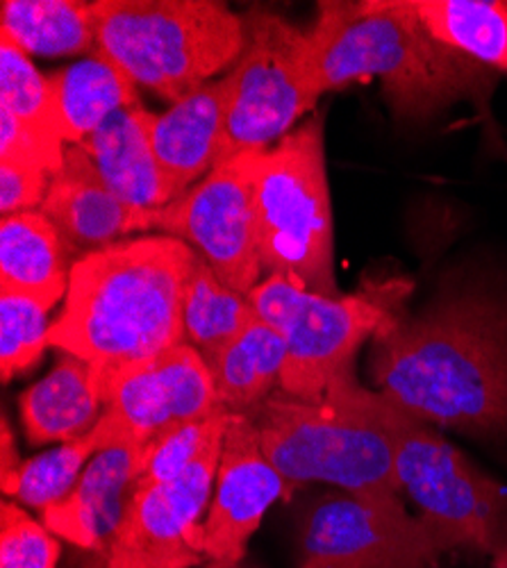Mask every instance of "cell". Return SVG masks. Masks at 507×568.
<instances>
[{"mask_svg":"<svg viewBox=\"0 0 507 568\" xmlns=\"http://www.w3.org/2000/svg\"><path fill=\"white\" fill-rule=\"evenodd\" d=\"M372 377L412 416L465 435H507V312L478 296L403 310L372 339Z\"/></svg>","mask_w":507,"mask_h":568,"instance_id":"obj_1","label":"cell"},{"mask_svg":"<svg viewBox=\"0 0 507 568\" xmlns=\"http://www.w3.org/2000/svg\"><path fill=\"white\" fill-rule=\"evenodd\" d=\"M199 253L169 234L116 242L69 273L51 346L91 366L99 394L125 368L187 344L184 292Z\"/></svg>","mask_w":507,"mask_h":568,"instance_id":"obj_2","label":"cell"},{"mask_svg":"<svg viewBox=\"0 0 507 568\" xmlns=\"http://www.w3.org/2000/svg\"><path fill=\"white\" fill-rule=\"evenodd\" d=\"M321 89L378 78L392 112L422 123L483 97L491 71L430 37L412 0H326L307 30Z\"/></svg>","mask_w":507,"mask_h":568,"instance_id":"obj_3","label":"cell"},{"mask_svg":"<svg viewBox=\"0 0 507 568\" xmlns=\"http://www.w3.org/2000/svg\"><path fill=\"white\" fill-rule=\"evenodd\" d=\"M355 371L337 375L321 400L273 392L249 416L266 459L290 485L324 483L372 503L403 505L394 453L362 400Z\"/></svg>","mask_w":507,"mask_h":568,"instance_id":"obj_4","label":"cell"},{"mask_svg":"<svg viewBox=\"0 0 507 568\" xmlns=\"http://www.w3.org/2000/svg\"><path fill=\"white\" fill-rule=\"evenodd\" d=\"M97 49L173 105L237 64L246 23L214 0H97Z\"/></svg>","mask_w":507,"mask_h":568,"instance_id":"obj_5","label":"cell"},{"mask_svg":"<svg viewBox=\"0 0 507 568\" xmlns=\"http://www.w3.org/2000/svg\"><path fill=\"white\" fill-rule=\"evenodd\" d=\"M253 214L266 275L312 294L344 296L335 282L324 119L312 116L275 149L253 155Z\"/></svg>","mask_w":507,"mask_h":568,"instance_id":"obj_6","label":"cell"},{"mask_svg":"<svg viewBox=\"0 0 507 568\" xmlns=\"http://www.w3.org/2000/svg\"><path fill=\"white\" fill-rule=\"evenodd\" d=\"M409 290L403 280H387L331 298L266 275L249 301L257 318L285 339L287 364L281 392L310 403L324 398L337 375L355 371L362 344L374 339L400 312Z\"/></svg>","mask_w":507,"mask_h":568,"instance_id":"obj_7","label":"cell"},{"mask_svg":"<svg viewBox=\"0 0 507 568\" xmlns=\"http://www.w3.org/2000/svg\"><path fill=\"white\" fill-rule=\"evenodd\" d=\"M368 414L394 453L403 494L439 526L455 548L496 552L507 541V491L450 446L435 425L381 392L362 389Z\"/></svg>","mask_w":507,"mask_h":568,"instance_id":"obj_8","label":"cell"},{"mask_svg":"<svg viewBox=\"0 0 507 568\" xmlns=\"http://www.w3.org/2000/svg\"><path fill=\"white\" fill-rule=\"evenodd\" d=\"M244 23L246 49L225 75L230 103L219 166L268 151L324 97L307 30L266 10H251Z\"/></svg>","mask_w":507,"mask_h":568,"instance_id":"obj_9","label":"cell"},{"mask_svg":"<svg viewBox=\"0 0 507 568\" xmlns=\"http://www.w3.org/2000/svg\"><path fill=\"white\" fill-rule=\"evenodd\" d=\"M448 550L433 520L339 489L318 496L298 530V568H430Z\"/></svg>","mask_w":507,"mask_h":568,"instance_id":"obj_10","label":"cell"},{"mask_svg":"<svg viewBox=\"0 0 507 568\" xmlns=\"http://www.w3.org/2000/svg\"><path fill=\"white\" fill-rule=\"evenodd\" d=\"M253 155L216 166L187 194L153 214V227L190 244L223 284L246 298L264 271L253 214Z\"/></svg>","mask_w":507,"mask_h":568,"instance_id":"obj_11","label":"cell"},{"mask_svg":"<svg viewBox=\"0 0 507 568\" xmlns=\"http://www.w3.org/2000/svg\"><path fill=\"white\" fill-rule=\"evenodd\" d=\"M223 439L162 485H136L105 550V568H196L205 564V516Z\"/></svg>","mask_w":507,"mask_h":568,"instance_id":"obj_12","label":"cell"},{"mask_svg":"<svg viewBox=\"0 0 507 568\" xmlns=\"http://www.w3.org/2000/svg\"><path fill=\"white\" fill-rule=\"evenodd\" d=\"M105 412L97 428L105 448L132 444L144 450L178 425L227 412L214 392L203 355L180 344L119 373L101 392Z\"/></svg>","mask_w":507,"mask_h":568,"instance_id":"obj_13","label":"cell"},{"mask_svg":"<svg viewBox=\"0 0 507 568\" xmlns=\"http://www.w3.org/2000/svg\"><path fill=\"white\" fill-rule=\"evenodd\" d=\"M290 487L278 468L266 459L255 420L249 414H233L223 435L212 503L203 526V566H240L264 514L290 494Z\"/></svg>","mask_w":507,"mask_h":568,"instance_id":"obj_14","label":"cell"},{"mask_svg":"<svg viewBox=\"0 0 507 568\" xmlns=\"http://www.w3.org/2000/svg\"><path fill=\"white\" fill-rule=\"evenodd\" d=\"M39 212L55 225L73 264L134 230H153L155 214L123 203L80 146H67Z\"/></svg>","mask_w":507,"mask_h":568,"instance_id":"obj_15","label":"cell"},{"mask_svg":"<svg viewBox=\"0 0 507 568\" xmlns=\"http://www.w3.org/2000/svg\"><path fill=\"white\" fill-rule=\"evenodd\" d=\"M140 455L132 444L99 450L71 494L41 514V524L58 539L105 555L134 494Z\"/></svg>","mask_w":507,"mask_h":568,"instance_id":"obj_16","label":"cell"},{"mask_svg":"<svg viewBox=\"0 0 507 568\" xmlns=\"http://www.w3.org/2000/svg\"><path fill=\"white\" fill-rule=\"evenodd\" d=\"M227 78L210 82L187 99L158 114L153 151L173 199L187 194L192 184L219 166L227 123Z\"/></svg>","mask_w":507,"mask_h":568,"instance_id":"obj_17","label":"cell"},{"mask_svg":"<svg viewBox=\"0 0 507 568\" xmlns=\"http://www.w3.org/2000/svg\"><path fill=\"white\" fill-rule=\"evenodd\" d=\"M158 114L142 103L112 114L78 144L99 169L112 192L134 210L158 212L175 199L153 151Z\"/></svg>","mask_w":507,"mask_h":568,"instance_id":"obj_18","label":"cell"},{"mask_svg":"<svg viewBox=\"0 0 507 568\" xmlns=\"http://www.w3.org/2000/svg\"><path fill=\"white\" fill-rule=\"evenodd\" d=\"M19 405L26 435L34 446L80 439L94 430L105 412L91 366L73 355L26 389Z\"/></svg>","mask_w":507,"mask_h":568,"instance_id":"obj_19","label":"cell"},{"mask_svg":"<svg viewBox=\"0 0 507 568\" xmlns=\"http://www.w3.org/2000/svg\"><path fill=\"white\" fill-rule=\"evenodd\" d=\"M45 78L67 146L82 144L112 114L142 103L136 82L101 49Z\"/></svg>","mask_w":507,"mask_h":568,"instance_id":"obj_20","label":"cell"},{"mask_svg":"<svg viewBox=\"0 0 507 568\" xmlns=\"http://www.w3.org/2000/svg\"><path fill=\"white\" fill-rule=\"evenodd\" d=\"M219 403L233 414H249L281 387L287 346L278 329L255 318L237 337L203 357Z\"/></svg>","mask_w":507,"mask_h":568,"instance_id":"obj_21","label":"cell"},{"mask_svg":"<svg viewBox=\"0 0 507 568\" xmlns=\"http://www.w3.org/2000/svg\"><path fill=\"white\" fill-rule=\"evenodd\" d=\"M71 266L55 225L41 212H21L0 221V290L67 298Z\"/></svg>","mask_w":507,"mask_h":568,"instance_id":"obj_22","label":"cell"},{"mask_svg":"<svg viewBox=\"0 0 507 568\" xmlns=\"http://www.w3.org/2000/svg\"><path fill=\"white\" fill-rule=\"evenodd\" d=\"M424 28L446 49L507 73V0H412Z\"/></svg>","mask_w":507,"mask_h":568,"instance_id":"obj_23","label":"cell"},{"mask_svg":"<svg viewBox=\"0 0 507 568\" xmlns=\"http://www.w3.org/2000/svg\"><path fill=\"white\" fill-rule=\"evenodd\" d=\"M0 34L26 55L64 58L97 45L91 3L78 0H3Z\"/></svg>","mask_w":507,"mask_h":568,"instance_id":"obj_24","label":"cell"},{"mask_svg":"<svg viewBox=\"0 0 507 568\" xmlns=\"http://www.w3.org/2000/svg\"><path fill=\"white\" fill-rule=\"evenodd\" d=\"M257 318L251 301L219 280L199 255L184 292V335L203 357L212 355Z\"/></svg>","mask_w":507,"mask_h":568,"instance_id":"obj_25","label":"cell"},{"mask_svg":"<svg viewBox=\"0 0 507 568\" xmlns=\"http://www.w3.org/2000/svg\"><path fill=\"white\" fill-rule=\"evenodd\" d=\"M103 448V435L94 425V430L84 437L21 462L14 470L0 476V487L6 496L43 514L71 494L91 457Z\"/></svg>","mask_w":507,"mask_h":568,"instance_id":"obj_26","label":"cell"},{"mask_svg":"<svg viewBox=\"0 0 507 568\" xmlns=\"http://www.w3.org/2000/svg\"><path fill=\"white\" fill-rule=\"evenodd\" d=\"M62 296L0 290V375L10 383L51 346L49 314Z\"/></svg>","mask_w":507,"mask_h":568,"instance_id":"obj_27","label":"cell"},{"mask_svg":"<svg viewBox=\"0 0 507 568\" xmlns=\"http://www.w3.org/2000/svg\"><path fill=\"white\" fill-rule=\"evenodd\" d=\"M0 99H3L0 101L3 112L64 141L49 78L41 75L30 55L3 34H0Z\"/></svg>","mask_w":507,"mask_h":568,"instance_id":"obj_28","label":"cell"},{"mask_svg":"<svg viewBox=\"0 0 507 568\" xmlns=\"http://www.w3.org/2000/svg\"><path fill=\"white\" fill-rule=\"evenodd\" d=\"M233 412H219L203 420L178 425L149 444L140 455L136 485H162L187 470L214 442L223 439Z\"/></svg>","mask_w":507,"mask_h":568,"instance_id":"obj_29","label":"cell"},{"mask_svg":"<svg viewBox=\"0 0 507 568\" xmlns=\"http://www.w3.org/2000/svg\"><path fill=\"white\" fill-rule=\"evenodd\" d=\"M60 541L17 500L0 505V568H60Z\"/></svg>","mask_w":507,"mask_h":568,"instance_id":"obj_30","label":"cell"},{"mask_svg":"<svg viewBox=\"0 0 507 568\" xmlns=\"http://www.w3.org/2000/svg\"><path fill=\"white\" fill-rule=\"evenodd\" d=\"M64 151L67 144L62 139L43 134L0 110V164H14L55 175L64 164Z\"/></svg>","mask_w":507,"mask_h":568,"instance_id":"obj_31","label":"cell"},{"mask_svg":"<svg viewBox=\"0 0 507 568\" xmlns=\"http://www.w3.org/2000/svg\"><path fill=\"white\" fill-rule=\"evenodd\" d=\"M53 175L37 169L0 164V212L14 216L21 212L41 210L45 194H49Z\"/></svg>","mask_w":507,"mask_h":568,"instance_id":"obj_32","label":"cell"},{"mask_svg":"<svg viewBox=\"0 0 507 568\" xmlns=\"http://www.w3.org/2000/svg\"><path fill=\"white\" fill-rule=\"evenodd\" d=\"M0 462H3V468H0V476H6V473L14 470L21 464L17 446H14L12 428H10V423H8L6 416H3V453H0Z\"/></svg>","mask_w":507,"mask_h":568,"instance_id":"obj_33","label":"cell"},{"mask_svg":"<svg viewBox=\"0 0 507 568\" xmlns=\"http://www.w3.org/2000/svg\"><path fill=\"white\" fill-rule=\"evenodd\" d=\"M491 568H507V541L491 552Z\"/></svg>","mask_w":507,"mask_h":568,"instance_id":"obj_34","label":"cell"},{"mask_svg":"<svg viewBox=\"0 0 507 568\" xmlns=\"http://www.w3.org/2000/svg\"><path fill=\"white\" fill-rule=\"evenodd\" d=\"M235 568H260L257 564H253V561H249V559H244L240 566H235Z\"/></svg>","mask_w":507,"mask_h":568,"instance_id":"obj_35","label":"cell"}]
</instances>
